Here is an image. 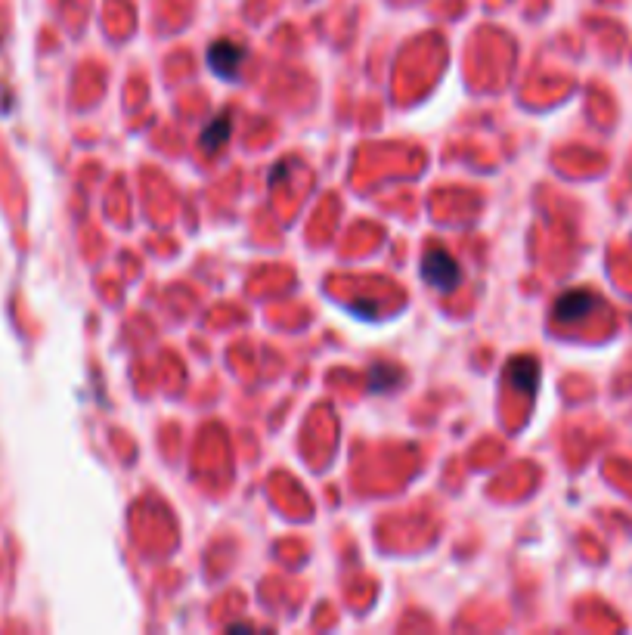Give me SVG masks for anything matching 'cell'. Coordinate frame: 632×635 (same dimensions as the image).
I'll list each match as a JSON object with an SVG mask.
<instances>
[{"instance_id":"obj_4","label":"cell","mask_w":632,"mask_h":635,"mask_svg":"<svg viewBox=\"0 0 632 635\" xmlns=\"http://www.w3.org/2000/svg\"><path fill=\"white\" fill-rule=\"evenodd\" d=\"M230 131H233V121L227 118V115H220V118H214L205 131H202V149H217V146H224L227 143V137H230Z\"/></svg>"},{"instance_id":"obj_2","label":"cell","mask_w":632,"mask_h":635,"mask_svg":"<svg viewBox=\"0 0 632 635\" xmlns=\"http://www.w3.org/2000/svg\"><path fill=\"white\" fill-rule=\"evenodd\" d=\"M245 59V50L233 41H217L211 50H208V66L214 75H220L224 81H236L239 78V66Z\"/></svg>"},{"instance_id":"obj_1","label":"cell","mask_w":632,"mask_h":635,"mask_svg":"<svg viewBox=\"0 0 632 635\" xmlns=\"http://www.w3.org/2000/svg\"><path fill=\"white\" fill-rule=\"evenodd\" d=\"M422 276H425V282L434 285V289L450 292V289H456V285H459L462 270H459V264L453 261V254H450L447 248H431V251L425 254Z\"/></svg>"},{"instance_id":"obj_5","label":"cell","mask_w":632,"mask_h":635,"mask_svg":"<svg viewBox=\"0 0 632 635\" xmlns=\"http://www.w3.org/2000/svg\"><path fill=\"white\" fill-rule=\"evenodd\" d=\"M512 378H515V388H521L524 394H533L540 369H536L530 360H518V363H512Z\"/></svg>"},{"instance_id":"obj_3","label":"cell","mask_w":632,"mask_h":635,"mask_svg":"<svg viewBox=\"0 0 632 635\" xmlns=\"http://www.w3.org/2000/svg\"><path fill=\"white\" fill-rule=\"evenodd\" d=\"M592 307V295L586 292H571V295H564L558 304H555V316L558 320H580V316Z\"/></svg>"}]
</instances>
